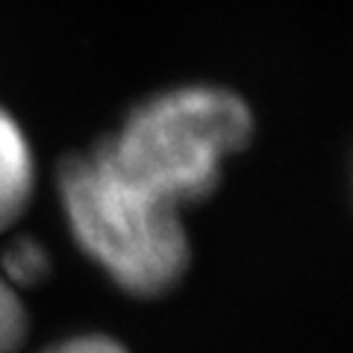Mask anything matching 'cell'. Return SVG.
<instances>
[{"label": "cell", "instance_id": "6da1fadb", "mask_svg": "<svg viewBox=\"0 0 353 353\" xmlns=\"http://www.w3.org/2000/svg\"><path fill=\"white\" fill-rule=\"evenodd\" d=\"M253 130V109L239 92L192 83L136 103L94 150L124 180L183 212L218 192L227 162L250 145Z\"/></svg>", "mask_w": 353, "mask_h": 353}, {"label": "cell", "instance_id": "7a4b0ae2", "mask_svg": "<svg viewBox=\"0 0 353 353\" xmlns=\"http://www.w3.org/2000/svg\"><path fill=\"white\" fill-rule=\"evenodd\" d=\"M57 194L80 250L132 297H159L192 265L183 212L124 180L94 145L59 165Z\"/></svg>", "mask_w": 353, "mask_h": 353}, {"label": "cell", "instance_id": "3957f363", "mask_svg": "<svg viewBox=\"0 0 353 353\" xmlns=\"http://www.w3.org/2000/svg\"><path fill=\"white\" fill-rule=\"evenodd\" d=\"M36 153L18 118L0 106V233L12 230L36 194Z\"/></svg>", "mask_w": 353, "mask_h": 353}, {"label": "cell", "instance_id": "277c9868", "mask_svg": "<svg viewBox=\"0 0 353 353\" xmlns=\"http://www.w3.org/2000/svg\"><path fill=\"white\" fill-rule=\"evenodd\" d=\"M50 271V253L44 250L41 241L30 236H18L0 253V274L12 289H27L48 277Z\"/></svg>", "mask_w": 353, "mask_h": 353}, {"label": "cell", "instance_id": "5b68a950", "mask_svg": "<svg viewBox=\"0 0 353 353\" xmlns=\"http://www.w3.org/2000/svg\"><path fill=\"white\" fill-rule=\"evenodd\" d=\"M27 336V309L21 294L0 274V353H15Z\"/></svg>", "mask_w": 353, "mask_h": 353}, {"label": "cell", "instance_id": "8992f818", "mask_svg": "<svg viewBox=\"0 0 353 353\" xmlns=\"http://www.w3.org/2000/svg\"><path fill=\"white\" fill-rule=\"evenodd\" d=\"M41 353H130L118 339L103 336V333H83V336H71L62 339L57 345L44 347Z\"/></svg>", "mask_w": 353, "mask_h": 353}]
</instances>
